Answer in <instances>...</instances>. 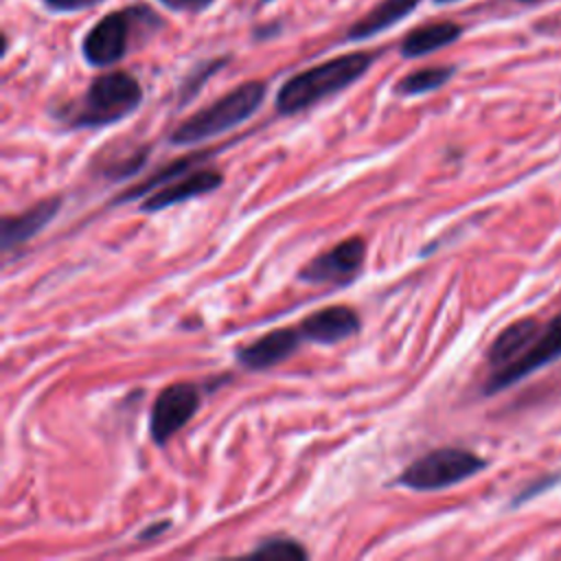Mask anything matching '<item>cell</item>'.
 <instances>
[{
    "instance_id": "17",
    "label": "cell",
    "mask_w": 561,
    "mask_h": 561,
    "mask_svg": "<svg viewBox=\"0 0 561 561\" xmlns=\"http://www.w3.org/2000/svg\"><path fill=\"white\" fill-rule=\"evenodd\" d=\"M454 72H456L454 66L421 68V70H414V72L405 75V77L394 85V92L401 94V96L427 94V92H434V90L443 88V85L454 77Z\"/></svg>"
},
{
    "instance_id": "7",
    "label": "cell",
    "mask_w": 561,
    "mask_h": 561,
    "mask_svg": "<svg viewBox=\"0 0 561 561\" xmlns=\"http://www.w3.org/2000/svg\"><path fill=\"white\" fill-rule=\"evenodd\" d=\"M366 243L362 237H348L337 241L333 248L324 250L322 254L313 256L305 267L298 272V280L302 283H348L364 265Z\"/></svg>"
},
{
    "instance_id": "13",
    "label": "cell",
    "mask_w": 561,
    "mask_h": 561,
    "mask_svg": "<svg viewBox=\"0 0 561 561\" xmlns=\"http://www.w3.org/2000/svg\"><path fill=\"white\" fill-rule=\"evenodd\" d=\"M541 331V324L535 318H519L515 322H511L506 329L500 331V335L491 342L489 351H486V362L491 373L502 370L506 366H511L513 362H517L537 340Z\"/></svg>"
},
{
    "instance_id": "12",
    "label": "cell",
    "mask_w": 561,
    "mask_h": 561,
    "mask_svg": "<svg viewBox=\"0 0 561 561\" xmlns=\"http://www.w3.org/2000/svg\"><path fill=\"white\" fill-rule=\"evenodd\" d=\"M61 208V197L50 195L28 206L24 213L7 215L0 221V245L4 252L22 245L31 237H35Z\"/></svg>"
},
{
    "instance_id": "3",
    "label": "cell",
    "mask_w": 561,
    "mask_h": 561,
    "mask_svg": "<svg viewBox=\"0 0 561 561\" xmlns=\"http://www.w3.org/2000/svg\"><path fill=\"white\" fill-rule=\"evenodd\" d=\"M265 99V83L263 81H245L230 90L228 94L219 96L210 105L202 107L184 123H180L171 131L173 145H197L221 136L237 125L245 123L263 103Z\"/></svg>"
},
{
    "instance_id": "18",
    "label": "cell",
    "mask_w": 561,
    "mask_h": 561,
    "mask_svg": "<svg viewBox=\"0 0 561 561\" xmlns=\"http://www.w3.org/2000/svg\"><path fill=\"white\" fill-rule=\"evenodd\" d=\"M147 147L145 149H131V151H123V153H110V151H103L107 158L103 160L101 156L96 158V162H101V173L107 175L110 180H121V178H127L131 175L136 169H140L145 164V158H147Z\"/></svg>"
},
{
    "instance_id": "23",
    "label": "cell",
    "mask_w": 561,
    "mask_h": 561,
    "mask_svg": "<svg viewBox=\"0 0 561 561\" xmlns=\"http://www.w3.org/2000/svg\"><path fill=\"white\" fill-rule=\"evenodd\" d=\"M169 528V522H160V524H151V528L149 530H145L142 535H140V539H149V537H156V535H160V533H164Z\"/></svg>"
},
{
    "instance_id": "4",
    "label": "cell",
    "mask_w": 561,
    "mask_h": 561,
    "mask_svg": "<svg viewBox=\"0 0 561 561\" xmlns=\"http://www.w3.org/2000/svg\"><path fill=\"white\" fill-rule=\"evenodd\" d=\"M486 460L462 447H438L412 460L397 478L412 491H440L473 478Z\"/></svg>"
},
{
    "instance_id": "11",
    "label": "cell",
    "mask_w": 561,
    "mask_h": 561,
    "mask_svg": "<svg viewBox=\"0 0 561 561\" xmlns=\"http://www.w3.org/2000/svg\"><path fill=\"white\" fill-rule=\"evenodd\" d=\"M302 342L298 329H274L254 342L237 348V362L245 370H267L291 357Z\"/></svg>"
},
{
    "instance_id": "8",
    "label": "cell",
    "mask_w": 561,
    "mask_h": 561,
    "mask_svg": "<svg viewBox=\"0 0 561 561\" xmlns=\"http://www.w3.org/2000/svg\"><path fill=\"white\" fill-rule=\"evenodd\" d=\"M559 357H561V313L554 316L552 322H548V327L539 331L533 346L517 362H513L502 370L491 373V377L484 383V394H495Z\"/></svg>"
},
{
    "instance_id": "25",
    "label": "cell",
    "mask_w": 561,
    "mask_h": 561,
    "mask_svg": "<svg viewBox=\"0 0 561 561\" xmlns=\"http://www.w3.org/2000/svg\"><path fill=\"white\" fill-rule=\"evenodd\" d=\"M522 2H537V0H522Z\"/></svg>"
},
{
    "instance_id": "1",
    "label": "cell",
    "mask_w": 561,
    "mask_h": 561,
    "mask_svg": "<svg viewBox=\"0 0 561 561\" xmlns=\"http://www.w3.org/2000/svg\"><path fill=\"white\" fill-rule=\"evenodd\" d=\"M373 61L375 53H346L289 77L276 94L278 114H298L324 101L327 96L342 92L344 88L355 83L373 66Z\"/></svg>"
},
{
    "instance_id": "6",
    "label": "cell",
    "mask_w": 561,
    "mask_h": 561,
    "mask_svg": "<svg viewBox=\"0 0 561 561\" xmlns=\"http://www.w3.org/2000/svg\"><path fill=\"white\" fill-rule=\"evenodd\" d=\"M202 397L197 386L178 381L164 386L149 412V436L156 445H167L199 410Z\"/></svg>"
},
{
    "instance_id": "22",
    "label": "cell",
    "mask_w": 561,
    "mask_h": 561,
    "mask_svg": "<svg viewBox=\"0 0 561 561\" xmlns=\"http://www.w3.org/2000/svg\"><path fill=\"white\" fill-rule=\"evenodd\" d=\"M50 11H81L94 7L103 0H42Z\"/></svg>"
},
{
    "instance_id": "19",
    "label": "cell",
    "mask_w": 561,
    "mask_h": 561,
    "mask_svg": "<svg viewBox=\"0 0 561 561\" xmlns=\"http://www.w3.org/2000/svg\"><path fill=\"white\" fill-rule=\"evenodd\" d=\"M252 554L270 557V559H294V561H298V559L302 561V559H307V557H309L300 541L289 539V537H283V535L267 537V539L259 541V543H256V548L252 550Z\"/></svg>"
},
{
    "instance_id": "26",
    "label": "cell",
    "mask_w": 561,
    "mask_h": 561,
    "mask_svg": "<svg viewBox=\"0 0 561 561\" xmlns=\"http://www.w3.org/2000/svg\"><path fill=\"white\" fill-rule=\"evenodd\" d=\"M261 2H272V0H261Z\"/></svg>"
},
{
    "instance_id": "2",
    "label": "cell",
    "mask_w": 561,
    "mask_h": 561,
    "mask_svg": "<svg viewBox=\"0 0 561 561\" xmlns=\"http://www.w3.org/2000/svg\"><path fill=\"white\" fill-rule=\"evenodd\" d=\"M142 101L140 83L123 70L96 77L81 99L57 112L70 127H103L129 116Z\"/></svg>"
},
{
    "instance_id": "20",
    "label": "cell",
    "mask_w": 561,
    "mask_h": 561,
    "mask_svg": "<svg viewBox=\"0 0 561 561\" xmlns=\"http://www.w3.org/2000/svg\"><path fill=\"white\" fill-rule=\"evenodd\" d=\"M162 2L167 9L171 11H180V13H202L204 9H208L215 0H158Z\"/></svg>"
},
{
    "instance_id": "15",
    "label": "cell",
    "mask_w": 561,
    "mask_h": 561,
    "mask_svg": "<svg viewBox=\"0 0 561 561\" xmlns=\"http://www.w3.org/2000/svg\"><path fill=\"white\" fill-rule=\"evenodd\" d=\"M462 35V26L454 22H434L419 26L410 31L403 42H401V55L412 59V57H423L430 55L438 48H445L454 44Z\"/></svg>"
},
{
    "instance_id": "21",
    "label": "cell",
    "mask_w": 561,
    "mask_h": 561,
    "mask_svg": "<svg viewBox=\"0 0 561 561\" xmlns=\"http://www.w3.org/2000/svg\"><path fill=\"white\" fill-rule=\"evenodd\" d=\"M224 66V59H217V61H213V64H208L206 68H204V72L202 75H195V81L193 79H188L186 83H184V90H182V101H186V99H191L197 90H199V85L206 81V77H210L217 68H221Z\"/></svg>"
},
{
    "instance_id": "14",
    "label": "cell",
    "mask_w": 561,
    "mask_h": 561,
    "mask_svg": "<svg viewBox=\"0 0 561 561\" xmlns=\"http://www.w3.org/2000/svg\"><path fill=\"white\" fill-rule=\"evenodd\" d=\"M421 0H381L373 11L351 24L346 31L348 42H362L379 35L386 28H392L397 22L408 18Z\"/></svg>"
},
{
    "instance_id": "9",
    "label": "cell",
    "mask_w": 561,
    "mask_h": 561,
    "mask_svg": "<svg viewBox=\"0 0 561 561\" xmlns=\"http://www.w3.org/2000/svg\"><path fill=\"white\" fill-rule=\"evenodd\" d=\"M224 184V175L217 169H193L171 182H167L164 186H158L153 193H149L142 202H140V210L142 213H156L162 208H169L173 204H182L186 199L213 193L215 188H219Z\"/></svg>"
},
{
    "instance_id": "10",
    "label": "cell",
    "mask_w": 561,
    "mask_h": 561,
    "mask_svg": "<svg viewBox=\"0 0 561 561\" xmlns=\"http://www.w3.org/2000/svg\"><path fill=\"white\" fill-rule=\"evenodd\" d=\"M362 329L359 313L346 305H331L309 313L300 324L298 331L302 340L316 344H337L353 337Z\"/></svg>"
},
{
    "instance_id": "24",
    "label": "cell",
    "mask_w": 561,
    "mask_h": 561,
    "mask_svg": "<svg viewBox=\"0 0 561 561\" xmlns=\"http://www.w3.org/2000/svg\"><path fill=\"white\" fill-rule=\"evenodd\" d=\"M434 2H438V4H447V2H456V0H434Z\"/></svg>"
},
{
    "instance_id": "16",
    "label": "cell",
    "mask_w": 561,
    "mask_h": 561,
    "mask_svg": "<svg viewBox=\"0 0 561 561\" xmlns=\"http://www.w3.org/2000/svg\"><path fill=\"white\" fill-rule=\"evenodd\" d=\"M208 153H210V151H193V153H188V156L175 158L173 162H169L167 167H162L160 171H156V173H153L151 178H147L145 182H140V184L127 188L125 193H121L114 202H116V204H123V202H131V199H136V197H140V195H145V193H147V195L153 193L160 184H167V182H171V180H175V178H180V175L193 171V169L204 160V156H208Z\"/></svg>"
},
{
    "instance_id": "5",
    "label": "cell",
    "mask_w": 561,
    "mask_h": 561,
    "mask_svg": "<svg viewBox=\"0 0 561 561\" xmlns=\"http://www.w3.org/2000/svg\"><path fill=\"white\" fill-rule=\"evenodd\" d=\"M147 7H129L101 18L83 39V57L90 66L105 68L125 57L131 39V31L140 24Z\"/></svg>"
}]
</instances>
